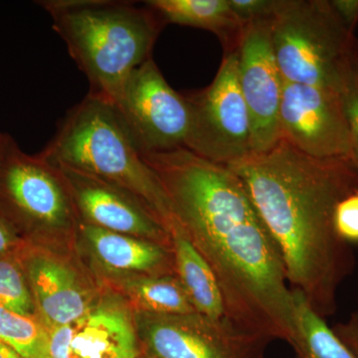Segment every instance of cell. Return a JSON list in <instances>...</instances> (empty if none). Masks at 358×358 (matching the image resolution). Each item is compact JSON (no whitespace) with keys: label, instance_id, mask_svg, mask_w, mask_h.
<instances>
[{"label":"cell","instance_id":"obj_11","mask_svg":"<svg viewBox=\"0 0 358 358\" xmlns=\"http://www.w3.org/2000/svg\"><path fill=\"white\" fill-rule=\"evenodd\" d=\"M56 167L40 155H29L11 138L0 166L2 196L23 217L47 227L70 221L69 200Z\"/></svg>","mask_w":358,"mask_h":358},{"label":"cell","instance_id":"obj_16","mask_svg":"<svg viewBox=\"0 0 358 358\" xmlns=\"http://www.w3.org/2000/svg\"><path fill=\"white\" fill-rule=\"evenodd\" d=\"M81 231L96 258L113 270L162 271L171 260L169 251L157 242L120 234L87 223L81 225Z\"/></svg>","mask_w":358,"mask_h":358},{"label":"cell","instance_id":"obj_13","mask_svg":"<svg viewBox=\"0 0 358 358\" xmlns=\"http://www.w3.org/2000/svg\"><path fill=\"white\" fill-rule=\"evenodd\" d=\"M49 350L51 358H136L138 336L128 308L106 300L75 322L50 329Z\"/></svg>","mask_w":358,"mask_h":358},{"label":"cell","instance_id":"obj_28","mask_svg":"<svg viewBox=\"0 0 358 358\" xmlns=\"http://www.w3.org/2000/svg\"><path fill=\"white\" fill-rule=\"evenodd\" d=\"M0 358H23L20 353L15 352L10 346L0 341Z\"/></svg>","mask_w":358,"mask_h":358},{"label":"cell","instance_id":"obj_12","mask_svg":"<svg viewBox=\"0 0 358 358\" xmlns=\"http://www.w3.org/2000/svg\"><path fill=\"white\" fill-rule=\"evenodd\" d=\"M53 166L69 186L87 224L157 243L171 237L154 214L131 193L69 167Z\"/></svg>","mask_w":358,"mask_h":358},{"label":"cell","instance_id":"obj_8","mask_svg":"<svg viewBox=\"0 0 358 358\" xmlns=\"http://www.w3.org/2000/svg\"><path fill=\"white\" fill-rule=\"evenodd\" d=\"M272 20L245 24L237 47L238 79L250 115L252 154H262L281 141L279 115L282 76L272 38Z\"/></svg>","mask_w":358,"mask_h":358},{"label":"cell","instance_id":"obj_31","mask_svg":"<svg viewBox=\"0 0 358 358\" xmlns=\"http://www.w3.org/2000/svg\"><path fill=\"white\" fill-rule=\"evenodd\" d=\"M350 322L358 329V310L353 313L352 317H350Z\"/></svg>","mask_w":358,"mask_h":358},{"label":"cell","instance_id":"obj_15","mask_svg":"<svg viewBox=\"0 0 358 358\" xmlns=\"http://www.w3.org/2000/svg\"><path fill=\"white\" fill-rule=\"evenodd\" d=\"M164 24L200 28L220 39L224 53L236 51L243 30L228 0H148L145 2Z\"/></svg>","mask_w":358,"mask_h":358},{"label":"cell","instance_id":"obj_9","mask_svg":"<svg viewBox=\"0 0 358 358\" xmlns=\"http://www.w3.org/2000/svg\"><path fill=\"white\" fill-rule=\"evenodd\" d=\"M136 327L154 358H253L257 346L264 343L242 333L229 320H214L199 313H143Z\"/></svg>","mask_w":358,"mask_h":358},{"label":"cell","instance_id":"obj_22","mask_svg":"<svg viewBox=\"0 0 358 358\" xmlns=\"http://www.w3.org/2000/svg\"><path fill=\"white\" fill-rule=\"evenodd\" d=\"M341 96L350 129L353 155L358 162V72L353 64L352 57L345 72Z\"/></svg>","mask_w":358,"mask_h":358},{"label":"cell","instance_id":"obj_25","mask_svg":"<svg viewBox=\"0 0 358 358\" xmlns=\"http://www.w3.org/2000/svg\"><path fill=\"white\" fill-rule=\"evenodd\" d=\"M334 13L348 32H355L358 23V0H329Z\"/></svg>","mask_w":358,"mask_h":358},{"label":"cell","instance_id":"obj_27","mask_svg":"<svg viewBox=\"0 0 358 358\" xmlns=\"http://www.w3.org/2000/svg\"><path fill=\"white\" fill-rule=\"evenodd\" d=\"M13 243V236L6 224L0 218V255L10 248Z\"/></svg>","mask_w":358,"mask_h":358},{"label":"cell","instance_id":"obj_17","mask_svg":"<svg viewBox=\"0 0 358 358\" xmlns=\"http://www.w3.org/2000/svg\"><path fill=\"white\" fill-rule=\"evenodd\" d=\"M174 265L179 281L195 310L214 320H228L222 292L215 274L180 227L171 232Z\"/></svg>","mask_w":358,"mask_h":358},{"label":"cell","instance_id":"obj_6","mask_svg":"<svg viewBox=\"0 0 358 358\" xmlns=\"http://www.w3.org/2000/svg\"><path fill=\"white\" fill-rule=\"evenodd\" d=\"M186 98L192 113L186 150L224 166L253 155L251 121L238 79L237 50L224 53L207 88Z\"/></svg>","mask_w":358,"mask_h":358},{"label":"cell","instance_id":"obj_3","mask_svg":"<svg viewBox=\"0 0 358 358\" xmlns=\"http://www.w3.org/2000/svg\"><path fill=\"white\" fill-rule=\"evenodd\" d=\"M53 28L90 82L89 94L114 103L136 68L152 58L164 21L134 2L47 0Z\"/></svg>","mask_w":358,"mask_h":358},{"label":"cell","instance_id":"obj_4","mask_svg":"<svg viewBox=\"0 0 358 358\" xmlns=\"http://www.w3.org/2000/svg\"><path fill=\"white\" fill-rule=\"evenodd\" d=\"M39 155L52 166L69 167L131 193L167 232L178 225L162 183L143 159L112 103L88 94L68 113Z\"/></svg>","mask_w":358,"mask_h":358},{"label":"cell","instance_id":"obj_19","mask_svg":"<svg viewBox=\"0 0 358 358\" xmlns=\"http://www.w3.org/2000/svg\"><path fill=\"white\" fill-rule=\"evenodd\" d=\"M128 289L145 313L157 315L197 313L182 284L171 275L141 278L129 282Z\"/></svg>","mask_w":358,"mask_h":358},{"label":"cell","instance_id":"obj_24","mask_svg":"<svg viewBox=\"0 0 358 358\" xmlns=\"http://www.w3.org/2000/svg\"><path fill=\"white\" fill-rule=\"evenodd\" d=\"M228 3L238 20L245 25L274 18L280 0H228Z\"/></svg>","mask_w":358,"mask_h":358},{"label":"cell","instance_id":"obj_20","mask_svg":"<svg viewBox=\"0 0 358 358\" xmlns=\"http://www.w3.org/2000/svg\"><path fill=\"white\" fill-rule=\"evenodd\" d=\"M0 341L23 358H51L49 331L41 320L14 313L0 305Z\"/></svg>","mask_w":358,"mask_h":358},{"label":"cell","instance_id":"obj_2","mask_svg":"<svg viewBox=\"0 0 358 358\" xmlns=\"http://www.w3.org/2000/svg\"><path fill=\"white\" fill-rule=\"evenodd\" d=\"M227 167L277 245L289 284L320 317H331L339 286L355 268L352 249L334 228V211L358 192L357 160L317 159L281 140Z\"/></svg>","mask_w":358,"mask_h":358},{"label":"cell","instance_id":"obj_23","mask_svg":"<svg viewBox=\"0 0 358 358\" xmlns=\"http://www.w3.org/2000/svg\"><path fill=\"white\" fill-rule=\"evenodd\" d=\"M334 228L345 243H358V192L346 196L336 206Z\"/></svg>","mask_w":358,"mask_h":358},{"label":"cell","instance_id":"obj_29","mask_svg":"<svg viewBox=\"0 0 358 358\" xmlns=\"http://www.w3.org/2000/svg\"><path fill=\"white\" fill-rule=\"evenodd\" d=\"M10 140V136L0 133V166H1L2 160L4 159V155H6L7 147H8Z\"/></svg>","mask_w":358,"mask_h":358},{"label":"cell","instance_id":"obj_14","mask_svg":"<svg viewBox=\"0 0 358 358\" xmlns=\"http://www.w3.org/2000/svg\"><path fill=\"white\" fill-rule=\"evenodd\" d=\"M27 274L35 307L48 331L75 322L93 306L77 275L55 259L34 257Z\"/></svg>","mask_w":358,"mask_h":358},{"label":"cell","instance_id":"obj_18","mask_svg":"<svg viewBox=\"0 0 358 358\" xmlns=\"http://www.w3.org/2000/svg\"><path fill=\"white\" fill-rule=\"evenodd\" d=\"M294 329L289 345L298 358H358L336 336L303 294L293 289Z\"/></svg>","mask_w":358,"mask_h":358},{"label":"cell","instance_id":"obj_21","mask_svg":"<svg viewBox=\"0 0 358 358\" xmlns=\"http://www.w3.org/2000/svg\"><path fill=\"white\" fill-rule=\"evenodd\" d=\"M0 305L14 313L34 317V299L24 274L14 261L0 259Z\"/></svg>","mask_w":358,"mask_h":358},{"label":"cell","instance_id":"obj_10","mask_svg":"<svg viewBox=\"0 0 358 358\" xmlns=\"http://www.w3.org/2000/svg\"><path fill=\"white\" fill-rule=\"evenodd\" d=\"M279 122L281 140L303 154L317 159H355L338 92L285 81Z\"/></svg>","mask_w":358,"mask_h":358},{"label":"cell","instance_id":"obj_1","mask_svg":"<svg viewBox=\"0 0 358 358\" xmlns=\"http://www.w3.org/2000/svg\"><path fill=\"white\" fill-rule=\"evenodd\" d=\"M141 157L162 183L181 230L215 274L227 320L260 341L289 343L293 289L241 179L185 148Z\"/></svg>","mask_w":358,"mask_h":358},{"label":"cell","instance_id":"obj_5","mask_svg":"<svg viewBox=\"0 0 358 358\" xmlns=\"http://www.w3.org/2000/svg\"><path fill=\"white\" fill-rule=\"evenodd\" d=\"M272 38L285 81L341 93L355 37L329 0H280Z\"/></svg>","mask_w":358,"mask_h":358},{"label":"cell","instance_id":"obj_30","mask_svg":"<svg viewBox=\"0 0 358 358\" xmlns=\"http://www.w3.org/2000/svg\"><path fill=\"white\" fill-rule=\"evenodd\" d=\"M352 62L358 72V40L355 39L352 49Z\"/></svg>","mask_w":358,"mask_h":358},{"label":"cell","instance_id":"obj_7","mask_svg":"<svg viewBox=\"0 0 358 358\" xmlns=\"http://www.w3.org/2000/svg\"><path fill=\"white\" fill-rule=\"evenodd\" d=\"M113 106L141 154L185 148L190 103L169 86L152 58L131 73Z\"/></svg>","mask_w":358,"mask_h":358},{"label":"cell","instance_id":"obj_26","mask_svg":"<svg viewBox=\"0 0 358 358\" xmlns=\"http://www.w3.org/2000/svg\"><path fill=\"white\" fill-rule=\"evenodd\" d=\"M334 331L353 353L358 357V329L350 322L338 324L334 327Z\"/></svg>","mask_w":358,"mask_h":358}]
</instances>
